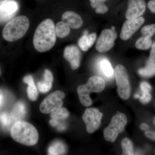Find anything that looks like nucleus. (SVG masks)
I'll return each instance as SVG.
<instances>
[{
	"label": "nucleus",
	"instance_id": "nucleus-1",
	"mask_svg": "<svg viewBox=\"0 0 155 155\" xmlns=\"http://www.w3.org/2000/svg\"><path fill=\"white\" fill-rule=\"evenodd\" d=\"M55 26L51 19L44 20L37 27L33 37L35 48L39 52L51 49L56 42Z\"/></svg>",
	"mask_w": 155,
	"mask_h": 155
},
{
	"label": "nucleus",
	"instance_id": "nucleus-2",
	"mask_svg": "<svg viewBox=\"0 0 155 155\" xmlns=\"http://www.w3.org/2000/svg\"><path fill=\"white\" fill-rule=\"evenodd\" d=\"M11 134L14 140L28 146L35 145L38 141V133L36 128L24 121L14 122L11 128Z\"/></svg>",
	"mask_w": 155,
	"mask_h": 155
},
{
	"label": "nucleus",
	"instance_id": "nucleus-3",
	"mask_svg": "<svg viewBox=\"0 0 155 155\" xmlns=\"http://www.w3.org/2000/svg\"><path fill=\"white\" fill-rule=\"evenodd\" d=\"M29 27V21L27 17L19 16L14 17L3 28V37L7 41H16L25 35Z\"/></svg>",
	"mask_w": 155,
	"mask_h": 155
},
{
	"label": "nucleus",
	"instance_id": "nucleus-4",
	"mask_svg": "<svg viewBox=\"0 0 155 155\" xmlns=\"http://www.w3.org/2000/svg\"><path fill=\"white\" fill-rule=\"evenodd\" d=\"M105 87V81L102 78L96 76L90 78L86 84L80 85L77 88V93L81 104L86 107L91 106L93 101L90 94L101 92Z\"/></svg>",
	"mask_w": 155,
	"mask_h": 155
},
{
	"label": "nucleus",
	"instance_id": "nucleus-5",
	"mask_svg": "<svg viewBox=\"0 0 155 155\" xmlns=\"http://www.w3.org/2000/svg\"><path fill=\"white\" fill-rule=\"evenodd\" d=\"M127 121L126 115L118 111L112 117L109 125L104 130V137L106 141L114 142L119 134L124 131Z\"/></svg>",
	"mask_w": 155,
	"mask_h": 155
},
{
	"label": "nucleus",
	"instance_id": "nucleus-6",
	"mask_svg": "<svg viewBox=\"0 0 155 155\" xmlns=\"http://www.w3.org/2000/svg\"><path fill=\"white\" fill-rule=\"evenodd\" d=\"M114 75L119 97L123 100L128 99L130 96L131 87L125 67L121 64L117 65L114 70Z\"/></svg>",
	"mask_w": 155,
	"mask_h": 155
},
{
	"label": "nucleus",
	"instance_id": "nucleus-7",
	"mask_svg": "<svg viewBox=\"0 0 155 155\" xmlns=\"http://www.w3.org/2000/svg\"><path fill=\"white\" fill-rule=\"evenodd\" d=\"M65 97V93L61 91L52 93L42 102L40 106V110L43 114H49L62 107L64 104L63 100Z\"/></svg>",
	"mask_w": 155,
	"mask_h": 155
},
{
	"label": "nucleus",
	"instance_id": "nucleus-8",
	"mask_svg": "<svg viewBox=\"0 0 155 155\" xmlns=\"http://www.w3.org/2000/svg\"><path fill=\"white\" fill-rule=\"evenodd\" d=\"M103 116L97 108H87L82 116V119L86 125V130L88 133H94L99 128Z\"/></svg>",
	"mask_w": 155,
	"mask_h": 155
},
{
	"label": "nucleus",
	"instance_id": "nucleus-9",
	"mask_svg": "<svg viewBox=\"0 0 155 155\" xmlns=\"http://www.w3.org/2000/svg\"><path fill=\"white\" fill-rule=\"evenodd\" d=\"M116 31L111 29H105L97 40L96 49L100 53H105L114 47L115 41L117 38Z\"/></svg>",
	"mask_w": 155,
	"mask_h": 155
},
{
	"label": "nucleus",
	"instance_id": "nucleus-10",
	"mask_svg": "<svg viewBox=\"0 0 155 155\" xmlns=\"http://www.w3.org/2000/svg\"><path fill=\"white\" fill-rule=\"evenodd\" d=\"M144 21V18L141 17L136 19H127L122 26L120 33V38L124 41L129 39L141 27Z\"/></svg>",
	"mask_w": 155,
	"mask_h": 155
},
{
	"label": "nucleus",
	"instance_id": "nucleus-11",
	"mask_svg": "<svg viewBox=\"0 0 155 155\" xmlns=\"http://www.w3.org/2000/svg\"><path fill=\"white\" fill-rule=\"evenodd\" d=\"M145 10L144 0H128L125 17L127 19H136L141 17Z\"/></svg>",
	"mask_w": 155,
	"mask_h": 155
},
{
	"label": "nucleus",
	"instance_id": "nucleus-12",
	"mask_svg": "<svg viewBox=\"0 0 155 155\" xmlns=\"http://www.w3.org/2000/svg\"><path fill=\"white\" fill-rule=\"evenodd\" d=\"M64 57L69 62L73 70L78 69L80 65L81 54L78 47L74 45L67 46L64 49Z\"/></svg>",
	"mask_w": 155,
	"mask_h": 155
},
{
	"label": "nucleus",
	"instance_id": "nucleus-13",
	"mask_svg": "<svg viewBox=\"0 0 155 155\" xmlns=\"http://www.w3.org/2000/svg\"><path fill=\"white\" fill-rule=\"evenodd\" d=\"M19 9L17 2L11 0L0 5V22H5L15 16Z\"/></svg>",
	"mask_w": 155,
	"mask_h": 155
},
{
	"label": "nucleus",
	"instance_id": "nucleus-14",
	"mask_svg": "<svg viewBox=\"0 0 155 155\" xmlns=\"http://www.w3.org/2000/svg\"><path fill=\"white\" fill-rule=\"evenodd\" d=\"M62 21L67 23L70 28L78 29L82 26L83 22L78 14L73 11L65 12L62 16Z\"/></svg>",
	"mask_w": 155,
	"mask_h": 155
},
{
	"label": "nucleus",
	"instance_id": "nucleus-15",
	"mask_svg": "<svg viewBox=\"0 0 155 155\" xmlns=\"http://www.w3.org/2000/svg\"><path fill=\"white\" fill-rule=\"evenodd\" d=\"M27 113L26 106L22 101L18 102L14 105L11 111V115L13 122L22 121Z\"/></svg>",
	"mask_w": 155,
	"mask_h": 155
},
{
	"label": "nucleus",
	"instance_id": "nucleus-16",
	"mask_svg": "<svg viewBox=\"0 0 155 155\" xmlns=\"http://www.w3.org/2000/svg\"><path fill=\"white\" fill-rule=\"evenodd\" d=\"M87 32H85L78 40V45L81 49L84 51H88L93 45L97 39V34L96 33H92L87 35Z\"/></svg>",
	"mask_w": 155,
	"mask_h": 155
},
{
	"label": "nucleus",
	"instance_id": "nucleus-17",
	"mask_svg": "<svg viewBox=\"0 0 155 155\" xmlns=\"http://www.w3.org/2000/svg\"><path fill=\"white\" fill-rule=\"evenodd\" d=\"M53 76L51 72L48 69L45 71L44 80L38 84L39 91L42 93L48 92L52 86Z\"/></svg>",
	"mask_w": 155,
	"mask_h": 155
},
{
	"label": "nucleus",
	"instance_id": "nucleus-18",
	"mask_svg": "<svg viewBox=\"0 0 155 155\" xmlns=\"http://www.w3.org/2000/svg\"><path fill=\"white\" fill-rule=\"evenodd\" d=\"M23 82L28 84L27 93L29 99L32 101H36L38 96V93L32 76L28 75L25 76L23 78Z\"/></svg>",
	"mask_w": 155,
	"mask_h": 155
},
{
	"label": "nucleus",
	"instance_id": "nucleus-19",
	"mask_svg": "<svg viewBox=\"0 0 155 155\" xmlns=\"http://www.w3.org/2000/svg\"><path fill=\"white\" fill-rule=\"evenodd\" d=\"M138 73L142 77L150 78L155 75V63L149 60L144 68L138 70Z\"/></svg>",
	"mask_w": 155,
	"mask_h": 155
},
{
	"label": "nucleus",
	"instance_id": "nucleus-20",
	"mask_svg": "<svg viewBox=\"0 0 155 155\" xmlns=\"http://www.w3.org/2000/svg\"><path fill=\"white\" fill-rule=\"evenodd\" d=\"M66 150L65 145L62 142L57 141L53 143L49 148L48 153L51 155H64Z\"/></svg>",
	"mask_w": 155,
	"mask_h": 155
},
{
	"label": "nucleus",
	"instance_id": "nucleus-21",
	"mask_svg": "<svg viewBox=\"0 0 155 155\" xmlns=\"http://www.w3.org/2000/svg\"><path fill=\"white\" fill-rule=\"evenodd\" d=\"M56 34L60 38H64L68 36L70 32V27L63 21L58 22L55 25Z\"/></svg>",
	"mask_w": 155,
	"mask_h": 155
},
{
	"label": "nucleus",
	"instance_id": "nucleus-22",
	"mask_svg": "<svg viewBox=\"0 0 155 155\" xmlns=\"http://www.w3.org/2000/svg\"><path fill=\"white\" fill-rule=\"evenodd\" d=\"M152 45V40L151 38L143 36L137 41L135 47L137 49L147 50L149 49Z\"/></svg>",
	"mask_w": 155,
	"mask_h": 155
},
{
	"label": "nucleus",
	"instance_id": "nucleus-23",
	"mask_svg": "<svg viewBox=\"0 0 155 155\" xmlns=\"http://www.w3.org/2000/svg\"><path fill=\"white\" fill-rule=\"evenodd\" d=\"M123 155H134L133 145L132 141L129 139L125 137L121 142Z\"/></svg>",
	"mask_w": 155,
	"mask_h": 155
},
{
	"label": "nucleus",
	"instance_id": "nucleus-24",
	"mask_svg": "<svg viewBox=\"0 0 155 155\" xmlns=\"http://www.w3.org/2000/svg\"><path fill=\"white\" fill-rule=\"evenodd\" d=\"M51 116L56 120L66 119L69 116V112L66 108L61 107L52 112Z\"/></svg>",
	"mask_w": 155,
	"mask_h": 155
},
{
	"label": "nucleus",
	"instance_id": "nucleus-25",
	"mask_svg": "<svg viewBox=\"0 0 155 155\" xmlns=\"http://www.w3.org/2000/svg\"><path fill=\"white\" fill-rule=\"evenodd\" d=\"M101 66L103 72L106 76L110 77L113 75L114 73V70L110 63L107 60H103L101 62Z\"/></svg>",
	"mask_w": 155,
	"mask_h": 155
},
{
	"label": "nucleus",
	"instance_id": "nucleus-26",
	"mask_svg": "<svg viewBox=\"0 0 155 155\" xmlns=\"http://www.w3.org/2000/svg\"><path fill=\"white\" fill-rule=\"evenodd\" d=\"M13 122L11 114L6 112L0 114V124L3 127H8Z\"/></svg>",
	"mask_w": 155,
	"mask_h": 155
},
{
	"label": "nucleus",
	"instance_id": "nucleus-27",
	"mask_svg": "<svg viewBox=\"0 0 155 155\" xmlns=\"http://www.w3.org/2000/svg\"><path fill=\"white\" fill-rule=\"evenodd\" d=\"M141 33L143 36L151 38L155 33V24L143 26L141 29Z\"/></svg>",
	"mask_w": 155,
	"mask_h": 155
},
{
	"label": "nucleus",
	"instance_id": "nucleus-28",
	"mask_svg": "<svg viewBox=\"0 0 155 155\" xmlns=\"http://www.w3.org/2000/svg\"><path fill=\"white\" fill-rule=\"evenodd\" d=\"M152 98L150 92L143 91L141 96L140 97V101L142 104H146L149 102Z\"/></svg>",
	"mask_w": 155,
	"mask_h": 155
},
{
	"label": "nucleus",
	"instance_id": "nucleus-29",
	"mask_svg": "<svg viewBox=\"0 0 155 155\" xmlns=\"http://www.w3.org/2000/svg\"><path fill=\"white\" fill-rule=\"evenodd\" d=\"M107 6L104 4H100L95 8V12L97 14H104L107 13L108 11Z\"/></svg>",
	"mask_w": 155,
	"mask_h": 155
},
{
	"label": "nucleus",
	"instance_id": "nucleus-30",
	"mask_svg": "<svg viewBox=\"0 0 155 155\" xmlns=\"http://www.w3.org/2000/svg\"><path fill=\"white\" fill-rule=\"evenodd\" d=\"M140 88L142 92H150L151 90L152 87L146 81H143L140 84Z\"/></svg>",
	"mask_w": 155,
	"mask_h": 155
},
{
	"label": "nucleus",
	"instance_id": "nucleus-31",
	"mask_svg": "<svg viewBox=\"0 0 155 155\" xmlns=\"http://www.w3.org/2000/svg\"><path fill=\"white\" fill-rule=\"evenodd\" d=\"M108 0H90L91 2V6L93 8H95L97 6L100 4H104V2Z\"/></svg>",
	"mask_w": 155,
	"mask_h": 155
},
{
	"label": "nucleus",
	"instance_id": "nucleus-32",
	"mask_svg": "<svg viewBox=\"0 0 155 155\" xmlns=\"http://www.w3.org/2000/svg\"><path fill=\"white\" fill-rule=\"evenodd\" d=\"M152 48L150 53L149 60L155 63V41L152 45Z\"/></svg>",
	"mask_w": 155,
	"mask_h": 155
},
{
	"label": "nucleus",
	"instance_id": "nucleus-33",
	"mask_svg": "<svg viewBox=\"0 0 155 155\" xmlns=\"http://www.w3.org/2000/svg\"><path fill=\"white\" fill-rule=\"evenodd\" d=\"M148 7L150 11L155 14V0H150L148 3Z\"/></svg>",
	"mask_w": 155,
	"mask_h": 155
},
{
	"label": "nucleus",
	"instance_id": "nucleus-34",
	"mask_svg": "<svg viewBox=\"0 0 155 155\" xmlns=\"http://www.w3.org/2000/svg\"><path fill=\"white\" fill-rule=\"evenodd\" d=\"M146 136L150 139L155 140V132L150 130L147 131L145 133Z\"/></svg>",
	"mask_w": 155,
	"mask_h": 155
},
{
	"label": "nucleus",
	"instance_id": "nucleus-35",
	"mask_svg": "<svg viewBox=\"0 0 155 155\" xmlns=\"http://www.w3.org/2000/svg\"><path fill=\"white\" fill-rule=\"evenodd\" d=\"M50 124L53 127H58V125L60 124L59 122H58V120L54 119H51L50 120Z\"/></svg>",
	"mask_w": 155,
	"mask_h": 155
},
{
	"label": "nucleus",
	"instance_id": "nucleus-36",
	"mask_svg": "<svg viewBox=\"0 0 155 155\" xmlns=\"http://www.w3.org/2000/svg\"><path fill=\"white\" fill-rule=\"evenodd\" d=\"M4 94H3L2 91H0V107L2 105L3 102H4Z\"/></svg>",
	"mask_w": 155,
	"mask_h": 155
},
{
	"label": "nucleus",
	"instance_id": "nucleus-37",
	"mask_svg": "<svg viewBox=\"0 0 155 155\" xmlns=\"http://www.w3.org/2000/svg\"><path fill=\"white\" fill-rule=\"evenodd\" d=\"M140 128H141L142 130H147L149 128L148 125L145 124V123H143V124H142L141 125H140Z\"/></svg>",
	"mask_w": 155,
	"mask_h": 155
},
{
	"label": "nucleus",
	"instance_id": "nucleus-38",
	"mask_svg": "<svg viewBox=\"0 0 155 155\" xmlns=\"http://www.w3.org/2000/svg\"><path fill=\"white\" fill-rule=\"evenodd\" d=\"M10 1H11V0H0V5Z\"/></svg>",
	"mask_w": 155,
	"mask_h": 155
},
{
	"label": "nucleus",
	"instance_id": "nucleus-39",
	"mask_svg": "<svg viewBox=\"0 0 155 155\" xmlns=\"http://www.w3.org/2000/svg\"><path fill=\"white\" fill-rule=\"evenodd\" d=\"M134 97L135 98H139L140 97V96L139 94H136L135 95H134Z\"/></svg>",
	"mask_w": 155,
	"mask_h": 155
},
{
	"label": "nucleus",
	"instance_id": "nucleus-40",
	"mask_svg": "<svg viewBox=\"0 0 155 155\" xmlns=\"http://www.w3.org/2000/svg\"><path fill=\"white\" fill-rule=\"evenodd\" d=\"M115 28H115V26H112V27H111V29L113 30H115Z\"/></svg>",
	"mask_w": 155,
	"mask_h": 155
},
{
	"label": "nucleus",
	"instance_id": "nucleus-41",
	"mask_svg": "<svg viewBox=\"0 0 155 155\" xmlns=\"http://www.w3.org/2000/svg\"><path fill=\"white\" fill-rule=\"evenodd\" d=\"M153 122L154 124L155 125V117H154L153 119Z\"/></svg>",
	"mask_w": 155,
	"mask_h": 155
},
{
	"label": "nucleus",
	"instance_id": "nucleus-42",
	"mask_svg": "<svg viewBox=\"0 0 155 155\" xmlns=\"http://www.w3.org/2000/svg\"><path fill=\"white\" fill-rule=\"evenodd\" d=\"M0 74H1V71H0Z\"/></svg>",
	"mask_w": 155,
	"mask_h": 155
},
{
	"label": "nucleus",
	"instance_id": "nucleus-43",
	"mask_svg": "<svg viewBox=\"0 0 155 155\" xmlns=\"http://www.w3.org/2000/svg\"></svg>",
	"mask_w": 155,
	"mask_h": 155
}]
</instances>
